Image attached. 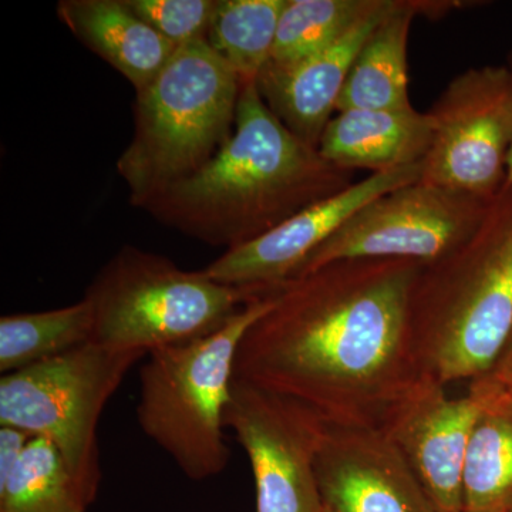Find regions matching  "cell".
<instances>
[{
  "instance_id": "3",
  "label": "cell",
  "mask_w": 512,
  "mask_h": 512,
  "mask_svg": "<svg viewBox=\"0 0 512 512\" xmlns=\"http://www.w3.org/2000/svg\"><path fill=\"white\" fill-rule=\"evenodd\" d=\"M410 326L424 376L448 386L490 375L512 333V185L463 244L423 265Z\"/></svg>"
},
{
  "instance_id": "21",
  "label": "cell",
  "mask_w": 512,
  "mask_h": 512,
  "mask_svg": "<svg viewBox=\"0 0 512 512\" xmlns=\"http://www.w3.org/2000/svg\"><path fill=\"white\" fill-rule=\"evenodd\" d=\"M286 0H217L207 40L238 74L256 83L271 59Z\"/></svg>"
},
{
  "instance_id": "27",
  "label": "cell",
  "mask_w": 512,
  "mask_h": 512,
  "mask_svg": "<svg viewBox=\"0 0 512 512\" xmlns=\"http://www.w3.org/2000/svg\"><path fill=\"white\" fill-rule=\"evenodd\" d=\"M512 512V511H511Z\"/></svg>"
},
{
  "instance_id": "8",
  "label": "cell",
  "mask_w": 512,
  "mask_h": 512,
  "mask_svg": "<svg viewBox=\"0 0 512 512\" xmlns=\"http://www.w3.org/2000/svg\"><path fill=\"white\" fill-rule=\"evenodd\" d=\"M493 201L421 180L404 185L357 211L292 278L352 259H410L431 264L476 231Z\"/></svg>"
},
{
  "instance_id": "9",
  "label": "cell",
  "mask_w": 512,
  "mask_h": 512,
  "mask_svg": "<svg viewBox=\"0 0 512 512\" xmlns=\"http://www.w3.org/2000/svg\"><path fill=\"white\" fill-rule=\"evenodd\" d=\"M433 140L421 181L493 201L512 147V86L505 64L454 77L427 111Z\"/></svg>"
},
{
  "instance_id": "23",
  "label": "cell",
  "mask_w": 512,
  "mask_h": 512,
  "mask_svg": "<svg viewBox=\"0 0 512 512\" xmlns=\"http://www.w3.org/2000/svg\"><path fill=\"white\" fill-rule=\"evenodd\" d=\"M175 47L207 39L217 0H124Z\"/></svg>"
},
{
  "instance_id": "2",
  "label": "cell",
  "mask_w": 512,
  "mask_h": 512,
  "mask_svg": "<svg viewBox=\"0 0 512 512\" xmlns=\"http://www.w3.org/2000/svg\"><path fill=\"white\" fill-rule=\"evenodd\" d=\"M353 175L291 133L268 109L256 83H245L224 147L141 208L188 237L228 251L346 190L355 183Z\"/></svg>"
},
{
  "instance_id": "18",
  "label": "cell",
  "mask_w": 512,
  "mask_h": 512,
  "mask_svg": "<svg viewBox=\"0 0 512 512\" xmlns=\"http://www.w3.org/2000/svg\"><path fill=\"white\" fill-rule=\"evenodd\" d=\"M481 407L464 463L463 512L512 511V386L484 377Z\"/></svg>"
},
{
  "instance_id": "16",
  "label": "cell",
  "mask_w": 512,
  "mask_h": 512,
  "mask_svg": "<svg viewBox=\"0 0 512 512\" xmlns=\"http://www.w3.org/2000/svg\"><path fill=\"white\" fill-rule=\"evenodd\" d=\"M460 3L396 0L367 37L340 93L336 111L409 110L407 45L416 16H440Z\"/></svg>"
},
{
  "instance_id": "10",
  "label": "cell",
  "mask_w": 512,
  "mask_h": 512,
  "mask_svg": "<svg viewBox=\"0 0 512 512\" xmlns=\"http://www.w3.org/2000/svg\"><path fill=\"white\" fill-rule=\"evenodd\" d=\"M224 423L251 463L256 512H322L315 463L325 420L289 397L234 377Z\"/></svg>"
},
{
  "instance_id": "12",
  "label": "cell",
  "mask_w": 512,
  "mask_h": 512,
  "mask_svg": "<svg viewBox=\"0 0 512 512\" xmlns=\"http://www.w3.org/2000/svg\"><path fill=\"white\" fill-rule=\"evenodd\" d=\"M424 160L370 174L346 190L316 202L262 237L234 249L201 269L220 284L266 289L288 281L343 224L380 195L420 181Z\"/></svg>"
},
{
  "instance_id": "15",
  "label": "cell",
  "mask_w": 512,
  "mask_h": 512,
  "mask_svg": "<svg viewBox=\"0 0 512 512\" xmlns=\"http://www.w3.org/2000/svg\"><path fill=\"white\" fill-rule=\"evenodd\" d=\"M431 140L427 111L346 110L329 121L318 150L338 167L377 174L420 163Z\"/></svg>"
},
{
  "instance_id": "7",
  "label": "cell",
  "mask_w": 512,
  "mask_h": 512,
  "mask_svg": "<svg viewBox=\"0 0 512 512\" xmlns=\"http://www.w3.org/2000/svg\"><path fill=\"white\" fill-rule=\"evenodd\" d=\"M147 357L87 343L0 379V426L45 437L96 500L101 468L97 427L128 370Z\"/></svg>"
},
{
  "instance_id": "14",
  "label": "cell",
  "mask_w": 512,
  "mask_h": 512,
  "mask_svg": "<svg viewBox=\"0 0 512 512\" xmlns=\"http://www.w3.org/2000/svg\"><path fill=\"white\" fill-rule=\"evenodd\" d=\"M394 5L396 0H386L382 8L315 55L286 66L266 64L262 70L256 80L262 99L303 143L319 148L360 49Z\"/></svg>"
},
{
  "instance_id": "5",
  "label": "cell",
  "mask_w": 512,
  "mask_h": 512,
  "mask_svg": "<svg viewBox=\"0 0 512 512\" xmlns=\"http://www.w3.org/2000/svg\"><path fill=\"white\" fill-rule=\"evenodd\" d=\"M274 299L272 286L210 335L147 355L140 372L138 424L190 480L220 476L228 466L224 416L239 345Z\"/></svg>"
},
{
  "instance_id": "19",
  "label": "cell",
  "mask_w": 512,
  "mask_h": 512,
  "mask_svg": "<svg viewBox=\"0 0 512 512\" xmlns=\"http://www.w3.org/2000/svg\"><path fill=\"white\" fill-rule=\"evenodd\" d=\"M93 503L45 437H32L18 466L0 480V512H87Z\"/></svg>"
},
{
  "instance_id": "22",
  "label": "cell",
  "mask_w": 512,
  "mask_h": 512,
  "mask_svg": "<svg viewBox=\"0 0 512 512\" xmlns=\"http://www.w3.org/2000/svg\"><path fill=\"white\" fill-rule=\"evenodd\" d=\"M386 0H286L268 64L286 66L332 45Z\"/></svg>"
},
{
  "instance_id": "4",
  "label": "cell",
  "mask_w": 512,
  "mask_h": 512,
  "mask_svg": "<svg viewBox=\"0 0 512 512\" xmlns=\"http://www.w3.org/2000/svg\"><path fill=\"white\" fill-rule=\"evenodd\" d=\"M242 83L207 39L175 49L154 82L137 93L136 128L117 168L143 207L190 177L234 131Z\"/></svg>"
},
{
  "instance_id": "26",
  "label": "cell",
  "mask_w": 512,
  "mask_h": 512,
  "mask_svg": "<svg viewBox=\"0 0 512 512\" xmlns=\"http://www.w3.org/2000/svg\"><path fill=\"white\" fill-rule=\"evenodd\" d=\"M505 67H507L508 74H510L511 86H512V50L508 53L507 62H505ZM512 185V147L510 151V156H508V164H507V178H505L504 187H511Z\"/></svg>"
},
{
  "instance_id": "13",
  "label": "cell",
  "mask_w": 512,
  "mask_h": 512,
  "mask_svg": "<svg viewBox=\"0 0 512 512\" xmlns=\"http://www.w3.org/2000/svg\"><path fill=\"white\" fill-rule=\"evenodd\" d=\"M315 470L322 512H436L380 427L325 421Z\"/></svg>"
},
{
  "instance_id": "1",
  "label": "cell",
  "mask_w": 512,
  "mask_h": 512,
  "mask_svg": "<svg viewBox=\"0 0 512 512\" xmlns=\"http://www.w3.org/2000/svg\"><path fill=\"white\" fill-rule=\"evenodd\" d=\"M424 264L352 259L275 286L239 345L235 379L335 424L380 427L423 379L410 296Z\"/></svg>"
},
{
  "instance_id": "11",
  "label": "cell",
  "mask_w": 512,
  "mask_h": 512,
  "mask_svg": "<svg viewBox=\"0 0 512 512\" xmlns=\"http://www.w3.org/2000/svg\"><path fill=\"white\" fill-rule=\"evenodd\" d=\"M444 384L423 376L390 410L380 429L412 470L436 512H463L464 463L478 413L487 399L484 377L466 396H448Z\"/></svg>"
},
{
  "instance_id": "24",
  "label": "cell",
  "mask_w": 512,
  "mask_h": 512,
  "mask_svg": "<svg viewBox=\"0 0 512 512\" xmlns=\"http://www.w3.org/2000/svg\"><path fill=\"white\" fill-rule=\"evenodd\" d=\"M28 431L13 426H0V480L18 466L20 458L32 440Z\"/></svg>"
},
{
  "instance_id": "6",
  "label": "cell",
  "mask_w": 512,
  "mask_h": 512,
  "mask_svg": "<svg viewBox=\"0 0 512 512\" xmlns=\"http://www.w3.org/2000/svg\"><path fill=\"white\" fill-rule=\"evenodd\" d=\"M266 289L220 284L165 256L124 247L84 299L92 306L93 343L148 355L210 335Z\"/></svg>"
},
{
  "instance_id": "20",
  "label": "cell",
  "mask_w": 512,
  "mask_h": 512,
  "mask_svg": "<svg viewBox=\"0 0 512 512\" xmlns=\"http://www.w3.org/2000/svg\"><path fill=\"white\" fill-rule=\"evenodd\" d=\"M90 342L93 311L84 298L53 311L2 316L0 372L8 375Z\"/></svg>"
},
{
  "instance_id": "25",
  "label": "cell",
  "mask_w": 512,
  "mask_h": 512,
  "mask_svg": "<svg viewBox=\"0 0 512 512\" xmlns=\"http://www.w3.org/2000/svg\"><path fill=\"white\" fill-rule=\"evenodd\" d=\"M485 377H490L494 382L505 384V386H512V333L494 369Z\"/></svg>"
},
{
  "instance_id": "17",
  "label": "cell",
  "mask_w": 512,
  "mask_h": 512,
  "mask_svg": "<svg viewBox=\"0 0 512 512\" xmlns=\"http://www.w3.org/2000/svg\"><path fill=\"white\" fill-rule=\"evenodd\" d=\"M57 12L70 32L123 74L137 93L154 82L177 49L124 0H63Z\"/></svg>"
}]
</instances>
